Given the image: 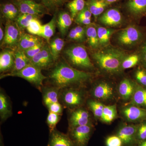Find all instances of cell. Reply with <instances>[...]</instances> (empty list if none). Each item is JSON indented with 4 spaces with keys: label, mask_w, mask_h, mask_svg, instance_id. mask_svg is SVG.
Returning a JSON list of instances; mask_svg holds the SVG:
<instances>
[{
    "label": "cell",
    "mask_w": 146,
    "mask_h": 146,
    "mask_svg": "<svg viewBox=\"0 0 146 146\" xmlns=\"http://www.w3.org/2000/svg\"><path fill=\"white\" fill-rule=\"evenodd\" d=\"M92 78L91 73L78 70L63 60L56 63L49 76L54 86L60 89L83 85Z\"/></svg>",
    "instance_id": "cell-1"
},
{
    "label": "cell",
    "mask_w": 146,
    "mask_h": 146,
    "mask_svg": "<svg viewBox=\"0 0 146 146\" xmlns=\"http://www.w3.org/2000/svg\"><path fill=\"white\" fill-rule=\"evenodd\" d=\"M127 56L121 50L108 47L96 51L92 55L93 59L102 70L111 74L122 71V63Z\"/></svg>",
    "instance_id": "cell-2"
},
{
    "label": "cell",
    "mask_w": 146,
    "mask_h": 146,
    "mask_svg": "<svg viewBox=\"0 0 146 146\" xmlns=\"http://www.w3.org/2000/svg\"><path fill=\"white\" fill-rule=\"evenodd\" d=\"M64 53L69 62L68 63L74 68L87 72L94 70V64L86 48L82 45L74 44L70 46L65 49Z\"/></svg>",
    "instance_id": "cell-3"
},
{
    "label": "cell",
    "mask_w": 146,
    "mask_h": 146,
    "mask_svg": "<svg viewBox=\"0 0 146 146\" xmlns=\"http://www.w3.org/2000/svg\"><path fill=\"white\" fill-rule=\"evenodd\" d=\"M42 70L30 63L23 70L17 72L2 74L1 78L7 76L18 77L25 80L41 89L43 86V81L47 78L46 77L42 74Z\"/></svg>",
    "instance_id": "cell-4"
},
{
    "label": "cell",
    "mask_w": 146,
    "mask_h": 146,
    "mask_svg": "<svg viewBox=\"0 0 146 146\" xmlns=\"http://www.w3.org/2000/svg\"><path fill=\"white\" fill-rule=\"evenodd\" d=\"M144 34L140 29L135 26H129L120 31L117 36L118 44L125 47L138 44L144 40Z\"/></svg>",
    "instance_id": "cell-5"
},
{
    "label": "cell",
    "mask_w": 146,
    "mask_h": 146,
    "mask_svg": "<svg viewBox=\"0 0 146 146\" xmlns=\"http://www.w3.org/2000/svg\"><path fill=\"white\" fill-rule=\"evenodd\" d=\"M5 30L4 37L1 43V48L15 50L17 49L23 31L15 21L10 20H7Z\"/></svg>",
    "instance_id": "cell-6"
},
{
    "label": "cell",
    "mask_w": 146,
    "mask_h": 146,
    "mask_svg": "<svg viewBox=\"0 0 146 146\" xmlns=\"http://www.w3.org/2000/svg\"><path fill=\"white\" fill-rule=\"evenodd\" d=\"M60 89L59 98L65 107L74 110L83 104L84 96L82 91L72 88Z\"/></svg>",
    "instance_id": "cell-7"
},
{
    "label": "cell",
    "mask_w": 146,
    "mask_h": 146,
    "mask_svg": "<svg viewBox=\"0 0 146 146\" xmlns=\"http://www.w3.org/2000/svg\"><path fill=\"white\" fill-rule=\"evenodd\" d=\"M18 7L21 14H28L40 17L49 14V11L42 3L31 0H11Z\"/></svg>",
    "instance_id": "cell-8"
},
{
    "label": "cell",
    "mask_w": 146,
    "mask_h": 146,
    "mask_svg": "<svg viewBox=\"0 0 146 146\" xmlns=\"http://www.w3.org/2000/svg\"><path fill=\"white\" fill-rule=\"evenodd\" d=\"M92 131L91 125L70 128V138L76 146H86Z\"/></svg>",
    "instance_id": "cell-9"
},
{
    "label": "cell",
    "mask_w": 146,
    "mask_h": 146,
    "mask_svg": "<svg viewBox=\"0 0 146 146\" xmlns=\"http://www.w3.org/2000/svg\"><path fill=\"white\" fill-rule=\"evenodd\" d=\"M54 62L49 45L47 44L38 54L30 59L31 64L41 70L50 68L53 65Z\"/></svg>",
    "instance_id": "cell-10"
},
{
    "label": "cell",
    "mask_w": 146,
    "mask_h": 146,
    "mask_svg": "<svg viewBox=\"0 0 146 146\" xmlns=\"http://www.w3.org/2000/svg\"><path fill=\"white\" fill-rule=\"evenodd\" d=\"M123 117L129 122H142L146 121V109L129 104L121 110Z\"/></svg>",
    "instance_id": "cell-11"
},
{
    "label": "cell",
    "mask_w": 146,
    "mask_h": 146,
    "mask_svg": "<svg viewBox=\"0 0 146 146\" xmlns=\"http://www.w3.org/2000/svg\"><path fill=\"white\" fill-rule=\"evenodd\" d=\"M91 93L96 100L106 101L111 100L114 96V89L108 82L102 81L94 86Z\"/></svg>",
    "instance_id": "cell-12"
},
{
    "label": "cell",
    "mask_w": 146,
    "mask_h": 146,
    "mask_svg": "<svg viewBox=\"0 0 146 146\" xmlns=\"http://www.w3.org/2000/svg\"><path fill=\"white\" fill-rule=\"evenodd\" d=\"M70 128L80 126L91 125V116L86 110L78 108L74 110L69 119Z\"/></svg>",
    "instance_id": "cell-13"
},
{
    "label": "cell",
    "mask_w": 146,
    "mask_h": 146,
    "mask_svg": "<svg viewBox=\"0 0 146 146\" xmlns=\"http://www.w3.org/2000/svg\"><path fill=\"white\" fill-rule=\"evenodd\" d=\"M98 21L100 23L106 27H117L122 23L123 16L118 9L111 8L101 15Z\"/></svg>",
    "instance_id": "cell-14"
},
{
    "label": "cell",
    "mask_w": 146,
    "mask_h": 146,
    "mask_svg": "<svg viewBox=\"0 0 146 146\" xmlns=\"http://www.w3.org/2000/svg\"><path fill=\"white\" fill-rule=\"evenodd\" d=\"M138 125H125L119 129L117 135L122 141L123 145H133L137 140L136 134Z\"/></svg>",
    "instance_id": "cell-15"
},
{
    "label": "cell",
    "mask_w": 146,
    "mask_h": 146,
    "mask_svg": "<svg viewBox=\"0 0 146 146\" xmlns=\"http://www.w3.org/2000/svg\"><path fill=\"white\" fill-rule=\"evenodd\" d=\"M15 62L14 50L4 49L0 54V72L4 73L11 72Z\"/></svg>",
    "instance_id": "cell-16"
},
{
    "label": "cell",
    "mask_w": 146,
    "mask_h": 146,
    "mask_svg": "<svg viewBox=\"0 0 146 146\" xmlns=\"http://www.w3.org/2000/svg\"><path fill=\"white\" fill-rule=\"evenodd\" d=\"M126 7L134 18H141L146 15V0H129Z\"/></svg>",
    "instance_id": "cell-17"
},
{
    "label": "cell",
    "mask_w": 146,
    "mask_h": 146,
    "mask_svg": "<svg viewBox=\"0 0 146 146\" xmlns=\"http://www.w3.org/2000/svg\"><path fill=\"white\" fill-rule=\"evenodd\" d=\"M137 84L130 79H123L120 82L118 87V92L123 100L128 101L131 100L133 96Z\"/></svg>",
    "instance_id": "cell-18"
},
{
    "label": "cell",
    "mask_w": 146,
    "mask_h": 146,
    "mask_svg": "<svg viewBox=\"0 0 146 146\" xmlns=\"http://www.w3.org/2000/svg\"><path fill=\"white\" fill-rule=\"evenodd\" d=\"M48 146H76L74 142L67 134L55 129L50 132Z\"/></svg>",
    "instance_id": "cell-19"
},
{
    "label": "cell",
    "mask_w": 146,
    "mask_h": 146,
    "mask_svg": "<svg viewBox=\"0 0 146 146\" xmlns=\"http://www.w3.org/2000/svg\"><path fill=\"white\" fill-rule=\"evenodd\" d=\"M72 20L71 15L67 11H60L58 13L56 19V26L62 36H65L68 33Z\"/></svg>",
    "instance_id": "cell-20"
},
{
    "label": "cell",
    "mask_w": 146,
    "mask_h": 146,
    "mask_svg": "<svg viewBox=\"0 0 146 146\" xmlns=\"http://www.w3.org/2000/svg\"><path fill=\"white\" fill-rule=\"evenodd\" d=\"M42 40L40 36L23 32L18 42L17 49L24 51L34 46Z\"/></svg>",
    "instance_id": "cell-21"
},
{
    "label": "cell",
    "mask_w": 146,
    "mask_h": 146,
    "mask_svg": "<svg viewBox=\"0 0 146 146\" xmlns=\"http://www.w3.org/2000/svg\"><path fill=\"white\" fill-rule=\"evenodd\" d=\"M42 88L43 102L47 107L52 104L58 102L60 89L54 86Z\"/></svg>",
    "instance_id": "cell-22"
},
{
    "label": "cell",
    "mask_w": 146,
    "mask_h": 146,
    "mask_svg": "<svg viewBox=\"0 0 146 146\" xmlns=\"http://www.w3.org/2000/svg\"><path fill=\"white\" fill-rule=\"evenodd\" d=\"M129 104L146 109V87L137 84Z\"/></svg>",
    "instance_id": "cell-23"
},
{
    "label": "cell",
    "mask_w": 146,
    "mask_h": 146,
    "mask_svg": "<svg viewBox=\"0 0 146 146\" xmlns=\"http://www.w3.org/2000/svg\"><path fill=\"white\" fill-rule=\"evenodd\" d=\"M14 54L15 62L14 67L12 71L9 73H13L19 72L30 63V59L27 57L24 51L17 49L14 50Z\"/></svg>",
    "instance_id": "cell-24"
},
{
    "label": "cell",
    "mask_w": 146,
    "mask_h": 146,
    "mask_svg": "<svg viewBox=\"0 0 146 146\" xmlns=\"http://www.w3.org/2000/svg\"><path fill=\"white\" fill-rule=\"evenodd\" d=\"M86 3L96 19L102 15L105 9L110 5V3L101 0H88Z\"/></svg>",
    "instance_id": "cell-25"
},
{
    "label": "cell",
    "mask_w": 146,
    "mask_h": 146,
    "mask_svg": "<svg viewBox=\"0 0 146 146\" xmlns=\"http://www.w3.org/2000/svg\"><path fill=\"white\" fill-rule=\"evenodd\" d=\"M86 37L87 44L92 49L96 50L100 47L97 28L95 25L91 24L86 28Z\"/></svg>",
    "instance_id": "cell-26"
},
{
    "label": "cell",
    "mask_w": 146,
    "mask_h": 146,
    "mask_svg": "<svg viewBox=\"0 0 146 146\" xmlns=\"http://www.w3.org/2000/svg\"><path fill=\"white\" fill-rule=\"evenodd\" d=\"M115 31V30L105 27H98L97 28L100 47L106 48L108 46L111 36Z\"/></svg>",
    "instance_id": "cell-27"
},
{
    "label": "cell",
    "mask_w": 146,
    "mask_h": 146,
    "mask_svg": "<svg viewBox=\"0 0 146 146\" xmlns=\"http://www.w3.org/2000/svg\"><path fill=\"white\" fill-rule=\"evenodd\" d=\"M12 115L11 105L8 98L2 92L0 93V117L1 120L5 121Z\"/></svg>",
    "instance_id": "cell-28"
},
{
    "label": "cell",
    "mask_w": 146,
    "mask_h": 146,
    "mask_svg": "<svg viewBox=\"0 0 146 146\" xmlns=\"http://www.w3.org/2000/svg\"><path fill=\"white\" fill-rule=\"evenodd\" d=\"M56 19L57 16L55 14L49 23L43 25L42 33L40 37L46 39L48 43H49L50 39L53 36L55 32Z\"/></svg>",
    "instance_id": "cell-29"
},
{
    "label": "cell",
    "mask_w": 146,
    "mask_h": 146,
    "mask_svg": "<svg viewBox=\"0 0 146 146\" xmlns=\"http://www.w3.org/2000/svg\"><path fill=\"white\" fill-rule=\"evenodd\" d=\"M49 45L54 61L58 59L59 55L65 46V42L60 37H56L50 41Z\"/></svg>",
    "instance_id": "cell-30"
},
{
    "label": "cell",
    "mask_w": 146,
    "mask_h": 146,
    "mask_svg": "<svg viewBox=\"0 0 146 146\" xmlns=\"http://www.w3.org/2000/svg\"><path fill=\"white\" fill-rule=\"evenodd\" d=\"M117 115V107L115 105L105 106L100 119L106 123H110L116 119Z\"/></svg>",
    "instance_id": "cell-31"
},
{
    "label": "cell",
    "mask_w": 146,
    "mask_h": 146,
    "mask_svg": "<svg viewBox=\"0 0 146 146\" xmlns=\"http://www.w3.org/2000/svg\"><path fill=\"white\" fill-rule=\"evenodd\" d=\"M86 5L84 0H73L68 3L67 6L70 10L73 20L82 10H83Z\"/></svg>",
    "instance_id": "cell-32"
},
{
    "label": "cell",
    "mask_w": 146,
    "mask_h": 146,
    "mask_svg": "<svg viewBox=\"0 0 146 146\" xmlns=\"http://www.w3.org/2000/svg\"><path fill=\"white\" fill-rule=\"evenodd\" d=\"M89 109L94 114L96 119H101L105 105L96 100H90L87 103Z\"/></svg>",
    "instance_id": "cell-33"
},
{
    "label": "cell",
    "mask_w": 146,
    "mask_h": 146,
    "mask_svg": "<svg viewBox=\"0 0 146 146\" xmlns=\"http://www.w3.org/2000/svg\"><path fill=\"white\" fill-rule=\"evenodd\" d=\"M141 61L139 54H133L127 56L123 60L121 65V70L130 69L137 65Z\"/></svg>",
    "instance_id": "cell-34"
},
{
    "label": "cell",
    "mask_w": 146,
    "mask_h": 146,
    "mask_svg": "<svg viewBox=\"0 0 146 146\" xmlns=\"http://www.w3.org/2000/svg\"><path fill=\"white\" fill-rule=\"evenodd\" d=\"M43 25L39 20V18H35L33 19L26 30L29 34L40 36L42 31Z\"/></svg>",
    "instance_id": "cell-35"
},
{
    "label": "cell",
    "mask_w": 146,
    "mask_h": 146,
    "mask_svg": "<svg viewBox=\"0 0 146 146\" xmlns=\"http://www.w3.org/2000/svg\"><path fill=\"white\" fill-rule=\"evenodd\" d=\"M38 18V16L28 14H21L16 18L15 22L23 31L26 29L29 25L31 21L35 18Z\"/></svg>",
    "instance_id": "cell-36"
},
{
    "label": "cell",
    "mask_w": 146,
    "mask_h": 146,
    "mask_svg": "<svg viewBox=\"0 0 146 146\" xmlns=\"http://www.w3.org/2000/svg\"><path fill=\"white\" fill-rule=\"evenodd\" d=\"M68 0H40L41 3L49 11H56L62 7Z\"/></svg>",
    "instance_id": "cell-37"
},
{
    "label": "cell",
    "mask_w": 146,
    "mask_h": 146,
    "mask_svg": "<svg viewBox=\"0 0 146 146\" xmlns=\"http://www.w3.org/2000/svg\"><path fill=\"white\" fill-rule=\"evenodd\" d=\"M60 119V115L49 112L47 118V123L50 128V132L54 130Z\"/></svg>",
    "instance_id": "cell-38"
},
{
    "label": "cell",
    "mask_w": 146,
    "mask_h": 146,
    "mask_svg": "<svg viewBox=\"0 0 146 146\" xmlns=\"http://www.w3.org/2000/svg\"><path fill=\"white\" fill-rule=\"evenodd\" d=\"M46 44V43L43 40L42 42L36 44L34 46L24 51V52L29 59H31L43 49Z\"/></svg>",
    "instance_id": "cell-39"
},
{
    "label": "cell",
    "mask_w": 146,
    "mask_h": 146,
    "mask_svg": "<svg viewBox=\"0 0 146 146\" xmlns=\"http://www.w3.org/2000/svg\"><path fill=\"white\" fill-rule=\"evenodd\" d=\"M134 77L138 84L146 87V68H138L134 73Z\"/></svg>",
    "instance_id": "cell-40"
},
{
    "label": "cell",
    "mask_w": 146,
    "mask_h": 146,
    "mask_svg": "<svg viewBox=\"0 0 146 146\" xmlns=\"http://www.w3.org/2000/svg\"><path fill=\"white\" fill-rule=\"evenodd\" d=\"M2 5L7 9L10 12L12 21H16V18L21 14L18 7L11 2L4 3Z\"/></svg>",
    "instance_id": "cell-41"
},
{
    "label": "cell",
    "mask_w": 146,
    "mask_h": 146,
    "mask_svg": "<svg viewBox=\"0 0 146 146\" xmlns=\"http://www.w3.org/2000/svg\"><path fill=\"white\" fill-rule=\"evenodd\" d=\"M68 39L69 41L77 42H82L86 39V36H83L76 31L75 29L73 28L68 34Z\"/></svg>",
    "instance_id": "cell-42"
},
{
    "label": "cell",
    "mask_w": 146,
    "mask_h": 146,
    "mask_svg": "<svg viewBox=\"0 0 146 146\" xmlns=\"http://www.w3.org/2000/svg\"><path fill=\"white\" fill-rule=\"evenodd\" d=\"M136 138L141 141L146 140V121L142 122L138 126Z\"/></svg>",
    "instance_id": "cell-43"
},
{
    "label": "cell",
    "mask_w": 146,
    "mask_h": 146,
    "mask_svg": "<svg viewBox=\"0 0 146 146\" xmlns=\"http://www.w3.org/2000/svg\"><path fill=\"white\" fill-rule=\"evenodd\" d=\"M106 146H123V143L117 135L109 136L106 141Z\"/></svg>",
    "instance_id": "cell-44"
},
{
    "label": "cell",
    "mask_w": 146,
    "mask_h": 146,
    "mask_svg": "<svg viewBox=\"0 0 146 146\" xmlns=\"http://www.w3.org/2000/svg\"><path fill=\"white\" fill-rule=\"evenodd\" d=\"M47 108L48 109L49 112H54L59 115H61L63 111V107L59 102L52 104Z\"/></svg>",
    "instance_id": "cell-45"
},
{
    "label": "cell",
    "mask_w": 146,
    "mask_h": 146,
    "mask_svg": "<svg viewBox=\"0 0 146 146\" xmlns=\"http://www.w3.org/2000/svg\"><path fill=\"white\" fill-rule=\"evenodd\" d=\"M139 55L141 57V62L144 68L146 69V41L141 46Z\"/></svg>",
    "instance_id": "cell-46"
},
{
    "label": "cell",
    "mask_w": 146,
    "mask_h": 146,
    "mask_svg": "<svg viewBox=\"0 0 146 146\" xmlns=\"http://www.w3.org/2000/svg\"><path fill=\"white\" fill-rule=\"evenodd\" d=\"M92 15V13H91L90 11L89 10L88 6L86 5L85 7L84 8L83 10H82L78 14L76 18H91Z\"/></svg>",
    "instance_id": "cell-47"
},
{
    "label": "cell",
    "mask_w": 146,
    "mask_h": 146,
    "mask_svg": "<svg viewBox=\"0 0 146 146\" xmlns=\"http://www.w3.org/2000/svg\"><path fill=\"white\" fill-rule=\"evenodd\" d=\"M1 12L3 18H5L7 20H10L12 21L10 12L7 9L5 8L2 4L1 5Z\"/></svg>",
    "instance_id": "cell-48"
},
{
    "label": "cell",
    "mask_w": 146,
    "mask_h": 146,
    "mask_svg": "<svg viewBox=\"0 0 146 146\" xmlns=\"http://www.w3.org/2000/svg\"><path fill=\"white\" fill-rule=\"evenodd\" d=\"M75 21L76 23L79 24V25L88 26L91 24V18H76Z\"/></svg>",
    "instance_id": "cell-49"
},
{
    "label": "cell",
    "mask_w": 146,
    "mask_h": 146,
    "mask_svg": "<svg viewBox=\"0 0 146 146\" xmlns=\"http://www.w3.org/2000/svg\"><path fill=\"white\" fill-rule=\"evenodd\" d=\"M3 29V27L1 23V26H0V41H1V43L2 42L5 33V30L4 31Z\"/></svg>",
    "instance_id": "cell-50"
},
{
    "label": "cell",
    "mask_w": 146,
    "mask_h": 146,
    "mask_svg": "<svg viewBox=\"0 0 146 146\" xmlns=\"http://www.w3.org/2000/svg\"><path fill=\"white\" fill-rule=\"evenodd\" d=\"M101 1H104L105 2L109 3H111L116 2L120 0H101Z\"/></svg>",
    "instance_id": "cell-51"
},
{
    "label": "cell",
    "mask_w": 146,
    "mask_h": 146,
    "mask_svg": "<svg viewBox=\"0 0 146 146\" xmlns=\"http://www.w3.org/2000/svg\"><path fill=\"white\" fill-rule=\"evenodd\" d=\"M138 146H146V140L141 141V143Z\"/></svg>",
    "instance_id": "cell-52"
},
{
    "label": "cell",
    "mask_w": 146,
    "mask_h": 146,
    "mask_svg": "<svg viewBox=\"0 0 146 146\" xmlns=\"http://www.w3.org/2000/svg\"><path fill=\"white\" fill-rule=\"evenodd\" d=\"M31 1H35L37 2V1H38V0H31Z\"/></svg>",
    "instance_id": "cell-53"
}]
</instances>
